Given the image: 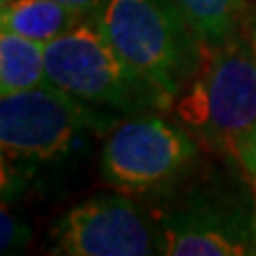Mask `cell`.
Masks as SVG:
<instances>
[{"label": "cell", "instance_id": "cell-1", "mask_svg": "<svg viewBox=\"0 0 256 256\" xmlns=\"http://www.w3.org/2000/svg\"><path fill=\"white\" fill-rule=\"evenodd\" d=\"M171 114L198 143L226 156L256 130V54L248 30L216 45L203 43Z\"/></svg>", "mask_w": 256, "mask_h": 256}, {"label": "cell", "instance_id": "cell-2", "mask_svg": "<svg viewBox=\"0 0 256 256\" xmlns=\"http://www.w3.org/2000/svg\"><path fill=\"white\" fill-rule=\"evenodd\" d=\"M122 118L98 111L54 84L0 96L2 164L26 171L75 160Z\"/></svg>", "mask_w": 256, "mask_h": 256}, {"label": "cell", "instance_id": "cell-3", "mask_svg": "<svg viewBox=\"0 0 256 256\" xmlns=\"http://www.w3.org/2000/svg\"><path fill=\"white\" fill-rule=\"evenodd\" d=\"M94 24L171 111L203 52L180 4L175 0H105Z\"/></svg>", "mask_w": 256, "mask_h": 256}, {"label": "cell", "instance_id": "cell-4", "mask_svg": "<svg viewBox=\"0 0 256 256\" xmlns=\"http://www.w3.org/2000/svg\"><path fill=\"white\" fill-rule=\"evenodd\" d=\"M45 68L50 84L116 118L166 111L160 94L118 54L94 20L47 43Z\"/></svg>", "mask_w": 256, "mask_h": 256}, {"label": "cell", "instance_id": "cell-5", "mask_svg": "<svg viewBox=\"0 0 256 256\" xmlns=\"http://www.w3.org/2000/svg\"><path fill=\"white\" fill-rule=\"evenodd\" d=\"M198 141L180 122L156 114L130 116L105 134L98 171L120 192H158L175 186L194 166Z\"/></svg>", "mask_w": 256, "mask_h": 256}, {"label": "cell", "instance_id": "cell-6", "mask_svg": "<svg viewBox=\"0 0 256 256\" xmlns=\"http://www.w3.org/2000/svg\"><path fill=\"white\" fill-rule=\"evenodd\" d=\"M158 254L256 256V210L252 196L201 188L178 207L156 216Z\"/></svg>", "mask_w": 256, "mask_h": 256}, {"label": "cell", "instance_id": "cell-7", "mask_svg": "<svg viewBox=\"0 0 256 256\" xmlns=\"http://www.w3.org/2000/svg\"><path fill=\"white\" fill-rule=\"evenodd\" d=\"M50 252L66 256L158 254L156 218L122 194L90 196L56 220Z\"/></svg>", "mask_w": 256, "mask_h": 256}, {"label": "cell", "instance_id": "cell-8", "mask_svg": "<svg viewBox=\"0 0 256 256\" xmlns=\"http://www.w3.org/2000/svg\"><path fill=\"white\" fill-rule=\"evenodd\" d=\"M84 18L56 0H15L0 9L2 30L15 32L36 43H52L73 30Z\"/></svg>", "mask_w": 256, "mask_h": 256}, {"label": "cell", "instance_id": "cell-9", "mask_svg": "<svg viewBox=\"0 0 256 256\" xmlns=\"http://www.w3.org/2000/svg\"><path fill=\"white\" fill-rule=\"evenodd\" d=\"M47 84L45 45L15 32H0V96Z\"/></svg>", "mask_w": 256, "mask_h": 256}, {"label": "cell", "instance_id": "cell-10", "mask_svg": "<svg viewBox=\"0 0 256 256\" xmlns=\"http://www.w3.org/2000/svg\"><path fill=\"white\" fill-rule=\"evenodd\" d=\"M196 36L216 45L248 30L252 20L250 0H175Z\"/></svg>", "mask_w": 256, "mask_h": 256}, {"label": "cell", "instance_id": "cell-11", "mask_svg": "<svg viewBox=\"0 0 256 256\" xmlns=\"http://www.w3.org/2000/svg\"><path fill=\"white\" fill-rule=\"evenodd\" d=\"M228 158L233 160V164L246 180V188L250 192L254 210H256V130L239 141L233 148V152L228 154Z\"/></svg>", "mask_w": 256, "mask_h": 256}, {"label": "cell", "instance_id": "cell-12", "mask_svg": "<svg viewBox=\"0 0 256 256\" xmlns=\"http://www.w3.org/2000/svg\"><path fill=\"white\" fill-rule=\"evenodd\" d=\"M32 230L24 220H20L11 210L2 203V216H0V248L2 254L24 250L30 242Z\"/></svg>", "mask_w": 256, "mask_h": 256}, {"label": "cell", "instance_id": "cell-13", "mask_svg": "<svg viewBox=\"0 0 256 256\" xmlns=\"http://www.w3.org/2000/svg\"><path fill=\"white\" fill-rule=\"evenodd\" d=\"M56 2L68 6L70 11L79 13L84 20H94V15L105 4V0H56Z\"/></svg>", "mask_w": 256, "mask_h": 256}, {"label": "cell", "instance_id": "cell-14", "mask_svg": "<svg viewBox=\"0 0 256 256\" xmlns=\"http://www.w3.org/2000/svg\"><path fill=\"white\" fill-rule=\"evenodd\" d=\"M248 34H250V41H252V47H254V54H256V11L252 13L250 26H248Z\"/></svg>", "mask_w": 256, "mask_h": 256}, {"label": "cell", "instance_id": "cell-15", "mask_svg": "<svg viewBox=\"0 0 256 256\" xmlns=\"http://www.w3.org/2000/svg\"><path fill=\"white\" fill-rule=\"evenodd\" d=\"M11 2H15V0H0V9H4V6H9Z\"/></svg>", "mask_w": 256, "mask_h": 256}]
</instances>
